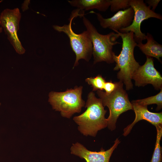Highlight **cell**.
I'll return each mask as SVG.
<instances>
[{"label": "cell", "mask_w": 162, "mask_h": 162, "mask_svg": "<svg viewBox=\"0 0 162 162\" xmlns=\"http://www.w3.org/2000/svg\"><path fill=\"white\" fill-rule=\"evenodd\" d=\"M123 85L121 81L117 82L116 89L110 94L102 91H97L103 106H107L109 110V115L106 118L107 127L111 131L116 129L117 120L121 114L128 110H133L132 104L123 88Z\"/></svg>", "instance_id": "5"}, {"label": "cell", "mask_w": 162, "mask_h": 162, "mask_svg": "<svg viewBox=\"0 0 162 162\" xmlns=\"http://www.w3.org/2000/svg\"><path fill=\"white\" fill-rule=\"evenodd\" d=\"M115 32L118 34L122 39V50L118 55L115 54L113 60L116 62L114 68L115 70H119L117 73V77L120 81L124 84L127 90L131 89L133 88L132 80V77L140 66L135 60L134 56V50L137 43L134 38L133 32L121 33L119 31Z\"/></svg>", "instance_id": "1"}, {"label": "cell", "mask_w": 162, "mask_h": 162, "mask_svg": "<svg viewBox=\"0 0 162 162\" xmlns=\"http://www.w3.org/2000/svg\"><path fill=\"white\" fill-rule=\"evenodd\" d=\"M86 81L93 88V91H103L106 80L101 75H98L95 77H91L86 79Z\"/></svg>", "instance_id": "17"}, {"label": "cell", "mask_w": 162, "mask_h": 162, "mask_svg": "<svg viewBox=\"0 0 162 162\" xmlns=\"http://www.w3.org/2000/svg\"><path fill=\"white\" fill-rule=\"evenodd\" d=\"M82 21L92 41L94 64L102 62L108 64L114 63L113 46L121 44L116 41L120 37L118 34L111 32L107 34H101L86 18L83 16Z\"/></svg>", "instance_id": "4"}, {"label": "cell", "mask_w": 162, "mask_h": 162, "mask_svg": "<svg viewBox=\"0 0 162 162\" xmlns=\"http://www.w3.org/2000/svg\"><path fill=\"white\" fill-rule=\"evenodd\" d=\"M157 130L156 140L154 151L150 162H161V151L160 141L162 136V124L155 127Z\"/></svg>", "instance_id": "16"}, {"label": "cell", "mask_w": 162, "mask_h": 162, "mask_svg": "<svg viewBox=\"0 0 162 162\" xmlns=\"http://www.w3.org/2000/svg\"><path fill=\"white\" fill-rule=\"evenodd\" d=\"M160 1V0H147L145 1V2L148 5V6L150 8L152 7L151 10L154 11Z\"/></svg>", "instance_id": "20"}, {"label": "cell", "mask_w": 162, "mask_h": 162, "mask_svg": "<svg viewBox=\"0 0 162 162\" xmlns=\"http://www.w3.org/2000/svg\"><path fill=\"white\" fill-rule=\"evenodd\" d=\"M130 0H110L111 11L116 12L130 8Z\"/></svg>", "instance_id": "18"}, {"label": "cell", "mask_w": 162, "mask_h": 162, "mask_svg": "<svg viewBox=\"0 0 162 162\" xmlns=\"http://www.w3.org/2000/svg\"><path fill=\"white\" fill-rule=\"evenodd\" d=\"M132 79L134 80L135 85L137 86H144L151 84L157 90L162 88L161 75L154 68V60L152 57L146 56V62L138 68L134 74Z\"/></svg>", "instance_id": "9"}, {"label": "cell", "mask_w": 162, "mask_h": 162, "mask_svg": "<svg viewBox=\"0 0 162 162\" xmlns=\"http://www.w3.org/2000/svg\"><path fill=\"white\" fill-rule=\"evenodd\" d=\"M3 31V29L2 28L0 27V34Z\"/></svg>", "instance_id": "21"}, {"label": "cell", "mask_w": 162, "mask_h": 162, "mask_svg": "<svg viewBox=\"0 0 162 162\" xmlns=\"http://www.w3.org/2000/svg\"><path fill=\"white\" fill-rule=\"evenodd\" d=\"M82 87L76 86L62 92H51L49 102L53 109L60 112L64 117L70 118L76 113H80L85 102L82 98Z\"/></svg>", "instance_id": "6"}, {"label": "cell", "mask_w": 162, "mask_h": 162, "mask_svg": "<svg viewBox=\"0 0 162 162\" xmlns=\"http://www.w3.org/2000/svg\"><path fill=\"white\" fill-rule=\"evenodd\" d=\"M135 117L133 122L125 128L123 135L126 136L130 132L134 125L139 121L145 120L155 127L162 124V112H153L149 111L147 106L132 103Z\"/></svg>", "instance_id": "12"}, {"label": "cell", "mask_w": 162, "mask_h": 162, "mask_svg": "<svg viewBox=\"0 0 162 162\" xmlns=\"http://www.w3.org/2000/svg\"><path fill=\"white\" fill-rule=\"evenodd\" d=\"M97 15L101 26L104 28H109L114 32L128 27L131 24L134 18V11L131 7L120 10L110 18H105L99 13L92 11Z\"/></svg>", "instance_id": "11"}, {"label": "cell", "mask_w": 162, "mask_h": 162, "mask_svg": "<svg viewBox=\"0 0 162 162\" xmlns=\"http://www.w3.org/2000/svg\"><path fill=\"white\" fill-rule=\"evenodd\" d=\"M146 43L143 44L142 42L137 43L138 46L141 51L146 56L154 57L159 61L160 58L162 56V45L155 41L152 35L147 33L146 35Z\"/></svg>", "instance_id": "14"}, {"label": "cell", "mask_w": 162, "mask_h": 162, "mask_svg": "<svg viewBox=\"0 0 162 162\" xmlns=\"http://www.w3.org/2000/svg\"><path fill=\"white\" fill-rule=\"evenodd\" d=\"M21 17V13L18 8H6L0 14V27L4 29L8 40L16 52L19 54H23L26 51L17 34Z\"/></svg>", "instance_id": "8"}, {"label": "cell", "mask_w": 162, "mask_h": 162, "mask_svg": "<svg viewBox=\"0 0 162 162\" xmlns=\"http://www.w3.org/2000/svg\"><path fill=\"white\" fill-rule=\"evenodd\" d=\"M130 5L134 10V16L132 22L128 27L119 30L121 33L133 32L134 38L137 43L145 40L146 34L140 30V25L144 20L154 18L162 20V15L152 10L142 0H130Z\"/></svg>", "instance_id": "7"}, {"label": "cell", "mask_w": 162, "mask_h": 162, "mask_svg": "<svg viewBox=\"0 0 162 162\" xmlns=\"http://www.w3.org/2000/svg\"><path fill=\"white\" fill-rule=\"evenodd\" d=\"M160 90V92L154 96L142 99L133 100L131 103L147 106L150 104H156L157 105L156 110L158 111L162 108V88Z\"/></svg>", "instance_id": "15"}, {"label": "cell", "mask_w": 162, "mask_h": 162, "mask_svg": "<svg viewBox=\"0 0 162 162\" xmlns=\"http://www.w3.org/2000/svg\"><path fill=\"white\" fill-rule=\"evenodd\" d=\"M116 86V82H112L111 80H110L105 83L104 89L105 90L106 93L110 94L115 90Z\"/></svg>", "instance_id": "19"}, {"label": "cell", "mask_w": 162, "mask_h": 162, "mask_svg": "<svg viewBox=\"0 0 162 162\" xmlns=\"http://www.w3.org/2000/svg\"><path fill=\"white\" fill-rule=\"evenodd\" d=\"M101 101L93 92L89 93L86 104V110L73 120L78 125V129L84 135L96 136L98 132L107 127L105 110Z\"/></svg>", "instance_id": "2"}, {"label": "cell", "mask_w": 162, "mask_h": 162, "mask_svg": "<svg viewBox=\"0 0 162 162\" xmlns=\"http://www.w3.org/2000/svg\"><path fill=\"white\" fill-rule=\"evenodd\" d=\"M84 14V12L77 9L72 12L68 24L62 26L57 25L52 26L55 30L64 33L69 38L71 48L76 56L73 68L78 64V61L80 59L88 62L92 55V44L88 31H85L77 34L73 31L72 28V23L74 18L78 16H83Z\"/></svg>", "instance_id": "3"}, {"label": "cell", "mask_w": 162, "mask_h": 162, "mask_svg": "<svg viewBox=\"0 0 162 162\" xmlns=\"http://www.w3.org/2000/svg\"><path fill=\"white\" fill-rule=\"evenodd\" d=\"M68 2L72 7L83 11L96 9L105 12L110 6V0H72Z\"/></svg>", "instance_id": "13"}, {"label": "cell", "mask_w": 162, "mask_h": 162, "mask_svg": "<svg viewBox=\"0 0 162 162\" xmlns=\"http://www.w3.org/2000/svg\"><path fill=\"white\" fill-rule=\"evenodd\" d=\"M120 142L117 138L113 145L109 149L105 151L102 148L100 151L95 152L89 150L82 145L77 142L72 144L70 149V153L81 159H84L86 162H109L113 151Z\"/></svg>", "instance_id": "10"}, {"label": "cell", "mask_w": 162, "mask_h": 162, "mask_svg": "<svg viewBox=\"0 0 162 162\" xmlns=\"http://www.w3.org/2000/svg\"><path fill=\"white\" fill-rule=\"evenodd\" d=\"M1 104L0 103V105H1Z\"/></svg>", "instance_id": "22"}]
</instances>
